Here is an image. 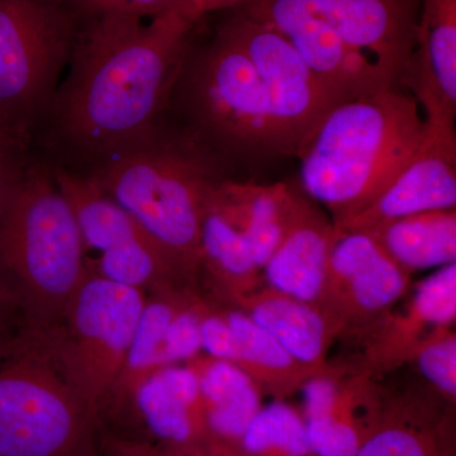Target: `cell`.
<instances>
[{
	"instance_id": "3957f363",
	"label": "cell",
	"mask_w": 456,
	"mask_h": 456,
	"mask_svg": "<svg viewBox=\"0 0 456 456\" xmlns=\"http://www.w3.org/2000/svg\"><path fill=\"white\" fill-rule=\"evenodd\" d=\"M222 165L165 119L152 134L89 173L155 242L189 283L200 273V230Z\"/></svg>"
},
{
	"instance_id": "8992f818",
	"label": "cell",
	"mask_w": 456,
	"mask_h": 456,
	"mask_svg": "<svg viewBox=\"0 0 456 456\" xmlns=\"http://www.w3.org/2000/svg\"><path fill=\"white\" fill-rule=\"evenodd\" d=\"M226 170L240 159L283 156L268 97L253 62L220 31L191 46L167 114Z\"/></svg>"
},
{
	"instance_id": "30bf717a",
	"label": "cell",
	"mask_w": 456,
	"mask_h": 456,
	"mask_svg": "<svg viewBox=\"0 0 456 456\" xmlns=\"http://www.w3.org/2000/svg\"><path fill=\"white\" fill-rule=\"evenodd\" d=\"M260 20L273 16L310 17L345 44L367 55L397 88L413 47L421 0H248L233 8Z\"/></svg>"
},
{
	"instance_id": "4316f807",
	"label": "cell",
	"mask_w": 456,
	"mask_h": 456,
	"mask_svg": "<svg viewBox=\"0 0 456 456\" xmlns=\"http://www.w3.org/2000/svg\"><path fill=\"white\" fill-rule=\"evenodd\" d=\"M355 456H441L434 437L428 432L388 421L370 431Z\"/></svg>"
},
{
	"instance_id": "d6a6232c",
	"label": "cell",
	"mask_w": 456,
	"mask_h": 456,
	"mask_svg": "<svg viewBox=\"0 0 456 456\" xmlns=\"http://www.w3.org/2000/svg\"><path fill=\"white\" fill-rule=\"evenodd\" d=\"M106 456H203L173 452L132 439H112L106 445Z\"/></svg>"
},
{
	"instance_id": "7402d4cb",
	"label": "cell",
	"mask_w": 456,
	"mask_h": 456,
	"mask_svg": "<svg viewBox=\"0 0 456 456\" xmlns=\"http://www.w3.org/2000/svg\"><path fill=\"white\" fill-rule=\"evenodd\" d=\"M211 193L200 230V272L204 270L232 303L260 288L263 273L241 231L213 202Z\"/></svg>"
},
{
	"instance_id": "52a82bcc",
	"label": "cell",
	"mask_w": 456,
	"mask_h": 456,
	"mask_svg": "<svg viewBox=\"0 0 456 456\" xmlns=\"http://www.w3.org/2000/svg\"><path fill=\"white\" fill-rule=\"evenodd\" d=\"M79 22L60 0H0V128L35 143Z\"/></svg>"
},
{
	"instance_id": "cb8c5ba5",
	"label": "cell",
	"mask_w": 456,
	"mask_h": 456,
	"mask_svg": "<svg viewBox=\"0 0 456 456\" xmlns=\"http://www.w3.org/2000/svg\"><path fill=\"white\" fill-rule=\"evenodd\" d=\"M193 292L187 287L147 294L145 307L108 410L123 411L143 380L167 367L164 345L171 320Z\"/></svg>"
},
{
	"instance_id": "4fadbf2b",
	"label": "cell",
	"mask_w": 456,
	"mask_h": 456,
	"mask_svg": "<svg viewBox=\"0 0 456 456\" xmlns=\"http://www.w3.org/2000/svg\"><path fill=\"white\" fill-rule=\"evenodd\" d=\"M126 408L149 436L147 444L203 455L211 443L200 382L188 365H170L150 375Z\"/></svg>"
},
{
	"instance_id": "ac0fdd59",
	"label": "cell",
	"mask_w": 456,
	"mask_h": 456,
	"mask_svg": "<svg viewBox=\"0 0 456 456\" xmlns=\"http://www.w3.org/2000/svg\"><path fill=\"white\" fill-rule=\"evenodd\" d=\"M213 202L241 231L263 273L308 197L284 184H254L224 179L213 188Z\"/></svg>"
},
{
	"instance_id": "e575fe53",
	"label": "cell",
	"mask_w": 456,
	"mask_h": 456,
	"mask_svg": "<svg viewBox=\"0 0 456 456\" xmlns=\"http://www.w3.org/2000/svg\"><path fill=\"white\" fill-rule=\"evenodd\" d=\"M203 456H245L235 446L227 445V444L211 441L207 446Z\"/></svg>"
},
{
	"instance_id": "83f0119b",
	"label": "cell",
	"mask_w": 456,
	"mask_h": 456,
	"mask_svg": "<svg viewBox=\"0 0 456 456\" xmlns=\"http://www.w3.org/2000/svg\"><path fill=\"white\" fill-rule=\"evenodd\" d=\"M206 301L196 296L189 297L171 320L164 345L165 365H179L196 358L202 350L200 344V320Z\"/></svg>"
},
{
	"instance_id": "603a6c76",
	"label": "cell",
	"mask_w": 456,
	"mask_h": 456,
	"mask_svg": "<svg viewBox=\"0 0 456 456\" xmlns=\"http://www.w3.org/2000/svg\"><path fill=\"white\" fill-rule=\"evenodd\" d=\"M235 338V365L277 397L299 391L316 370L294 359L265 330L236 307L222 310ZM327 369V368H326Z\"/></svg>"
},
{
	"instance_id": "7a4b0ae2",
	"label": "cell",
	"mask_w": 456,
	"mask_h": 456,
	"mask_svg": "<svg viewBox=\"0 0 456 456\" xmlns=\"http://www.w3.org/2000/svg\"><path fill=\"white\" fill-rule=\"evenodd\" d=\"M425 114L410 93L387 88L338 102L302 141L299 184L334 224L388 187L424 139Z\"/></svg>"
},
{
	"instance_id": "4dcf8cb0",
	"label": "cell",
	"mask_w": 456,
	"mask_h": 456,
	"mask_svg": "<svg viewBox=\"0 0 456 456\" xmlns=\"http://www.w3.org/2000/svg\"><path fill=\"white\" fill-rule=\"evenodd\" d=\"M200 344L207 355L235 364L236 346L232 330L224 312L211 307L207 302L200 320Z\"/></svg>"
},
{
	"instance_id": "5bb4252c",
	"label": "cell",
	"mask_w": 456,
	"mask_h": 456,
	"mask_svg": "<svg viewBox=\"0 0 456 456\" xmlns=\"http://www.w3.org/2000/svg\"><path fill=\"white\" fill-rule=\"evenodd\" d=\"M402 88L424 110L426 122L454 127L456 0H421L415 47Z\"/></svg>"
},
{
	"instance_id": "2e32d148",
	"label": "cell",
	"mask_w": 456,
	"mask_h": 456,
	"mask_svg": "<svg viewBox=\"0 0 456 456\" xmlns=\"http://www.w3.org/2000/svg\"><path fill=\"white\" fill-rule=\"evenodd\" d=\"M456 320V263L441 266L416 288L399 314H384L374 322L368 360L375 368H393L408 362L416 347L441 327Z\"/></svg>"
},
{
	"instance_id": "6da1fadb",
	"label": "cell",
	"mask_w": 456,
	"mask_h": 456,
	"mask_svg": "<svg viewBox=\"0 0 456 456\" xmlns=\"http://www.w3.org/2000/svg\"><path fill=\"white\" fill-rule=\"evenodd\" d=\"M173 11L79 23L68 73L35 142L50 164L88 175L165 121L193 42Z\"/></svg>"
},
{
	"instance_id": "8fae6325",
	"label": "cell",
	"mask_w": 456,
	"mask_h": 456,
	"mask_svg": "<svg viewBox=\"0 0 456 456\" xmlns=\"http://www.w3.org/2000/svg\"><path fill=\"white\" fill-rule=\"evenodd\" d=\"M411 274L364 231L335 226L322 303L345 330L370 326L391 311L410 288Z\"/></svg>"
},
{
	"instance_id": "7c38bea8",
	"label": "cell",
	"mask_w": 456,
	"mask_h": 456,
	"mask_svg": "<svg viewBox=\"0 0 456 456\" xmlns=\"http://www.w3.org/2000/svg\"><path fill=\"white\" fill-rule=\"evenodd\" d=\"M455 207V127L426 122L424 139L391 184L362 211L335 226L367 231L397 218Z\"/></svg>"
},
{
	"instance_id": "277c9868",
	"label": "cell",
	"mask_w": 456,
	"mask_h": 456,
	"mask_svg": "<svg viewBox=\"0 0 456 456\" xmlns=\"http://www.w3.org/2000/svg\"><path fill=\"white\" fill-rule=\"evenodd\" d=\"M82 233L46 159L33 155L0 215V284L22 325L47 334L61 323L88 273Z\"/></svg>"
},
{
	"instance_id": "ffe728a7",
	"label": "cell",
	"mask_w": 456,
	"mask_h": 456,
	"mask_svg": "<svg viewBox=\"0 0 456 456\" xmlns=\"http://www.w3.org/2000/svg\"><path fill=\"white\" fill-rule=\"evenodd\" d=\"M200 382L211 441L235 446L261 408L260 387L230 362L197 355L185 362Z\"/></svg>"
},
{
	"instance_id": "d6986e66",
	"label": "cell",
	"mask_w": 456,
	"mask_h": 456,
	"mask_svg": "<svg viewBox=\"0 0 456 456\" xmlns=\"http://www.w3.org/2000/svg\"><path fill=\"white\" fill-rule=\"evenodd\" d=\"M334 233V222L308 198L283 241L264 266L266 285L321 307Z\"/></svg>"
},
{
	"instance_id": "1f68e13d",
	"label": "cell",
	"mask_w": 456,
	"mask_h": 456,
	"mask_svg": "<svg viewBox=\"0 0 456 456\" xmlns=\"http://www.w3.org/2000/svg\"><path fill=\"white\" fill-rule=\"evenodd\" d=\"M248 0H175L169 11L178 14L189 25L196 27L202 18L213 12L231 11Z\"/></svg>"
},
{
	"instance_id": "484cf974",
	"label": "cell",
	"mask_w": 456,
	"mask_h": 456,
	"mask_svg": "<svg viewBox=\"0 0 456 456\" xmlns=\"http://www.w3.org/2000/svg\"><path fill=\"white\" fill-rule=\"evenodd\" d=\"M443 397L456 398V335L452 327L435 330L413 351L410 360Z\"/></svg>"
},
{
	"instance_id": "44dd1931",
	"label": "cell",
	"mask_w": 456,
	"mask_h": 456,
	"mask_svg": "<svg viewBox=\"0 0 456 456\" xmlns=\"http://www.w3.org/2000/svg\"><path fill=\"white\" fill-rule=\"evenodd\" d=\"M408 274L456 263V209L419 213L364 231Z\"/></svg>"
},
{
	"instance_id": "e0dca14e",
	"label": "cell",
	"mask_w": 456,
	"mask_h": 456,
	"mask_svg": "<svg viewBox=\"0 0 456 456\" xmlns=\"http://www.w3.org/2000/svg\"><path fill=\"white\" fill-rule=\"evenodd\" d=\"M265 330L305 367L325 370L330 346L344 332L341 323L323 308L303 302L269 285L232 302Z\"/></svg>"
},
{
	"instance_id": "f546056e",
	"label": "cell",
	"mask_w": 456,
	"mask_h": 456,
	"mask_svg": "<svg viewBox=\"0 0 456 456\" xmlns=\"http://www.w3.org/2000/svg\"><path fill=\"white\" fill-rule=\"evenodd\" d=\"M32 158V146L0 128V215L25 176Z\"/></svg>"
},
{
	"instance_id": "5b68a950",
	"label": "cell",
	"mask_w": 456,
	"mask_h": 456,
	"mask_svg": "<svg viewBox=\"0 0 456 456\" xmlns=\"http://www.w3.org/2000/svg\"><path fill=\"white\" fill-rule=\"evenodd\" d=\"M99 428L49 334L20 323L0 338V456H97Z\"/></svg>"
},
{
	"instance_id": "d4e9b609",
	"label": "cell",
	"mask_w": 456,
	"mask_h": 456,
	"mask_svg": "<svg viewBox=\"0 0 456 456\" xmlns=\"http://www.w3.org/2000/svg\"><path fill=\"white\" fill-rule=\"evenodd\" d=\"M240 445L251 456H314L305 419L279 401L260 408Z\"/></svg>"
},
{
	"instance_id": "9c48e42d",
	"label": "cell",
	"mask_w": 456,
	"mask_h": 456,
	"mask_svg": "<svg viewBox=\"0 0 456 456\" xmlns=\"http://www.w3.org/2000/svg\"><path fill=\"white\" fill-rule=\"evenodd\" d=\"M253 62L268 97L283 156H296L302 141L329 108L341 102L317 79L281 33L231 9L218 26Z\"/></svg>"
},
{
	"instance_id": "f1b7e54d",
	"label": "cell",
	"mask_w": 456,
	"mask_h": 456,
	"mask_svg": "<svg viewBox=\"0 0 456 456\" xmlns=\"http://www.w3.org/2000/svg\"><path fill=\"white\" fill-rule=\"evenodd\" d=\"M77 22L110 14H130L137 17H155L169 11L175 0H60Z\"/></svg>"
},
{
	"instance_id": "836d02e7",
	"label": "cell",
	"mask_w": 456,
	"mask_h": 456,
	"mask_svg": "<svg viewBox=\"0 0 456 456\" xmlns=\"http://www.w3.org/2000/svg\"><path fill=\"white\" fill-rule=\"evenodd\" d=\"M22 323L17 303L8 290L0 284V338Z\"/></svg>"
},
{
	"instance_id": "ba28073f",
	"label": "cell",
	"mask_w": 456,
	"mask_h": 456,
	"mask_svg": "<svg viewBox=\"0 0 456 456\" xmlns=\"http://www.w3.org/2000/svg\"><path fill=\"white\" fill-rule=\"evenodd\" d=\"M147 294L89 269L53 331L57 358L102 421L125 367Z\"/></svg>"
},
{
	"instance_id": "9a60e30c",
	"label": "cell",
	"mask_w": 456,
	"mask_h": 456,
	"mask_svg": "<svg viewBox=\"0 0 456 456\" xmlns=\"http://www.w3.org/2000/svg\"><path fill=\"white\" fill-rule=\"evenodd\" d=\"M257 22L287 38L321 84L340 101L397 88L373 60L345 44L320 20L273 16Z\"/></svg>"
}]
</instances>
